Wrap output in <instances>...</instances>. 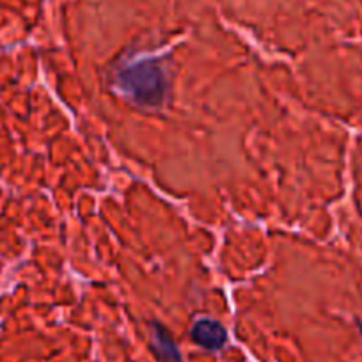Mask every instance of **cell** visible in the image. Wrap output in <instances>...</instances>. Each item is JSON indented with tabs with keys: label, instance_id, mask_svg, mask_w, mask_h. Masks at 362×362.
Listing matches in <instances>:
<instances>
[{
	"label": "cell",
	"instance_id": "1",
	"mask_svg": "<svg viewBox=\"0 0 362 362\" xmlns=\"http://www.w3.org/2000/svg\"><path fill=\"white\" fill-rule=\"evenodd\" d=\"M116 83L127 98L142 107H156L167 93V78L155 61H135L123 66L116 75Z\"/></svg>",
	"mask_w": 362,
	"mask_h": 362
},
{
	"label": "cell",
	"instance_id": "2",
	"mask_svg": "<svg viewBox=\"0 0 362 362\" xmlns=\"http://www.w3.org/2000/svg\"><path fill=\"white\" fill-rule=\"evenodd\" d=\"M192 339L204 350L217 351L228 341V332L224 327L211 318H201L192 327Z\"/></svg>",
	"mask_w": 362,
	"mask_h": 362
},
{
	"label": "cell",
	"instance_id": "3",
	"mask_svg": "<svg viewBox=\"0 0 362 362\" xmlns=\"http://www.w3.org/2000/svg\"><path fill=\"white\" fill-rule=\"evenodd\" d=\"M151 346L162 361L181 362V354L180 350H177L176 344H174L173 337H170L169 332L156 322L151 325Z\"/></svg>",
	"mask_w": 362,
	"mask_h": 362
},
{
	"label": "cell",
	"instance_id": "4",
	"mask_svg": "<svg viewBox=\"0 0 362 362\" xmlns=\"http://www.w3.org/2000/svg\"><path fill=\"white\" fill-rule=\"evenodd\" d=\"M358 330H361V334H362V322H358Z\"/></svg>",
	"mask_w": 362,
	"mask_h": 362
}]
</instances>
